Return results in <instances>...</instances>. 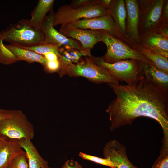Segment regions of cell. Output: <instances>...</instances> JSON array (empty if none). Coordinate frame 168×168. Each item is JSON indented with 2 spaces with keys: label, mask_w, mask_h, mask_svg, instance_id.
<instances>
[{
  "label": "cell",
  "mask_w": 168,
  "mask_h": 168,
  "mask_svg": "<svg viewBox=\"0 0 168 168\" xmlns=\"http://www.w3.org/2000/svg\"><path fill=\"white\" fill-rule=\"evenodd\" d=\"M107 84L116 95L106 111L110 122V131L131 125L138 117L150 118L161 126L164 134L161 148L168 150V92L143 74L139 80L130 84Z\"/></svg>",
  "instance_id": "1"
},
{
  "label": "cell",
  "mask_w": 168,
  "mask_h": 168,
  "mask_svg": "<svg viewBox=\"0 0 168 168\" xmlns=\"http://www.w3.org/2000/svg\"><path fill=\"white\" fill-rule=\"evenodd\" d=\"M1 32L4 40L18 47H30L46 44L43 33L31 26L27 19H22L11 24L7 29Z\"/></svg>",
  "instance_id": "2"
},
{
  "label": "cell",
  "mask_w": 168,
  "mask_h": 168,
  "mask_svg": "<svg viewBox=\"0 0 168 168\" xmlns=\"http://www.w3.org/2000/svg\"><path fill=\"white\" fill-rule=\"evenodd\" d=\"M108 8L102 0H93L91 3L76 8H72L69 5H63L54 13L53 26H63L82 19L103 16L109 13Z\"/></svg>",
  "instance_id": "3"
},
{
  "label": "cell",
  "mask_w": 168,
  "mask_h": 168,
  "mask_svg": "<svg viewBox=\"0 0 168 168\" xmlns=\"http://www.w3.org/2000/svg\"><path fill=\"white\" fill-rule=\"evenodd\" d=\"M58 72L61 76L67 74L70 77H82L96 83L119 84L105 69L87 56L76 63L60 68Z\"/></svg>",
  "instance_id": "4"
},
{
  "label": "cell",
  "mask_w": 168,
  "mask_h": 168,
  "mask_svg": "<svg viewBox=\"0 0 168 168\" xmlns=\"http://www.w3.org/2000/svg\"><path fill=\"white\" fill-rule=\"evenodd\" d=\"M88 57L115 79L119 82L124 81L127 84L138 81L143 75L140 61L128 59L109 63L104 61L101 57H96L92 55Z\"/></svg>",
  "instance_id": "5"
},
{
  "label": "cell",
  "mask_w": 168,
  "mask_h": 168,
  "mask_svg": "<svg viewBox=\"0 0 168 168\" xmlns=\"http://www.w3.org/2000/svg\"><path fill=\"white\" fill-rule=\"evenodd\" d=\"M101 41L105 44L107 49L106 53L101 56L105 62L113 63L121 60L133 59L155 66L152 62L139 52L107 32L101 30Z\"/></svg>",
  "instance_id": "6"
},
{
  "label": "cell",
  "mask_w": 168,
  "mask_h": 168,
  "mask_svg": "<svg viewBox=\"0 0 168 168\" xmlns=\"http://www.w3.org/2000/svg\"><path fill=\"white\" fill-rule=\"evenodd\" d=\"M34 134L32 124L21 111L11 110L10 117L0 121V137L17 140L23 138L31 140Z\"/></svg>",
  "instance_id": "7"
},
{
  "label": "cell",
  "mask_w": 168,
  "mask_h": 168,
  "mask_svg": "<svg viewBox=\"0 0 168 168\" xmlns=\"http://www.w3.org/2000/svg\"><path fill=\"white\" fill-rule=\"evenodd\" d=\"M165 1L138 0L139 10L138 30L140 37L161 25V13Z\"/></svg>",
  "instance_id": "8"
},
{
  "label": "cell",
  "mask_w": 168,
  "mask_h": 168,
  "mask_svg": "<svg viewBox=\"0 0 168 168\" xmlns=\"http://www.w3.org/2000/svg\"><path fill=\"white\" fill-rule=\"evenodd\" d=\"M54 13L53 9L51 10L49 15L44 18L40 26V30L44 35L46 43L65 48L83 50L81 44L76 40L65 37L54 28Z\"/></svg>",
  "instance_id": "9"
},
{
  "label": "cell",
  "mask_w": 168,
  "mask_h": 168,
  "mask_svg": "<svg viewBox=\"0 0 168 168\" xmlns=\"http://www.w3.org/2000/svg\"><path fill=\"white\" fill-rule=\"evenodd\" d=\"M66 25L83 29L105 31L126 43L109 13L100 17L82 19Z\"/></svg>",
  "instance_id": "10"
},
{
  "label": "cell",
  "mask_w": 168,
  "mask_h": 168,
  "mask_svg": "<svg viewBox=\"0 0 168 168\" xmlns=\"http://www.w3.org/2000/svg\"><path fill=\"white\" fill-rule=\"evenodd\" d=\"M138 44L168 58V24L161 25L142 35Z\"/></svg>",
  "instance_id": "11"
},
{
  "label": "cell",
  "mask_w": 168,
  "mask_h": 168,
  "mask_svg": "<svg viewBox=\"0 0 168 168\" xmlns=\"http://www.w3.org/2000/svg\"><path fill=\"white\" fill-rule=\"evenodd\" d=\"M59 32L65 37L78 41L83 49H91L101 41V30L80 29L67 25L61 26Z\"/></svg>",
  "instance_id": "12"
},
{
  "label": "cell",
  "mask_w": 168,
  "mask_h": 168,
  "mask_svg": "<svg viewBox=\"0 0 168 168\" xmlns=\"http://www.w3.org/2000/svg\"><path fill=\"white\" fill-rule=\"evenodd\" d=\"M103 155L114 163L116 168H144L137 167L131 163L128 157L125 147L115 139L106 143L103 149Z\"/></svg>",
  "instance_id": "13"
},
{
  "label": "cell",
  "mask_w": 168,
  "mask_h": 168,
  "mask_svg": "<svg viewBox=\"0 0 168 168\" xmlns=\"http://www.w3.org/2000/svg\"><path fill=\"white\" fill-rule=\"evenodd\" d=\"M127 15L126 35L127 44L130 47L138 44L140 39L138 26L139 10L138 0H124Z\"/></svg>",
  "instance_id": "14"
},
{
  "label": "cell",
  "mask_w": 168,
  "mask_h": 168,
  "mask_svg": "<svg viewBox=\"0 0 168 168\" xmlns=\"http://www.w3.org/2000/svg\"><path fill=\"white\" fill-rule=\"evenodd\" d=\"M24 151L17 140L0 137V168H7L12 160Z\"/></svg>",
  "instance_id": "15"
},
{
  "label": "cell",
  "mask_w": 168,
  "mask_h": 168,
  "mask_svg": "<svg viewBox=\"0 0 168 168\" xmlns=\"http://www.w3.org/2000/svg\"><path fill=\"white\" fill-rule=\"evenodd\" d=\"M108 10L109 13L127 44L125 30L127 12L124 0H112Z\"/></svg>",
  "instance_id": "16"
},
{
  "label": "cell",
  "mask_w": 168,
  "mask_h": 168,
  "mask_svg": "<svg viewBox=\"0 0 168 168\" xmlns=\"http://www.w3.org/2000/svg\"><path fill=\"white\" fill-rule=\"evenodd\" d=\"M30 140L23 138L18 142L24 150L28 159L29 168H45L48 166L47 162L40 155L36 147Z\"/></svg>",
  "instance_id": "17"
},
{
  "label": "cell",
  "mask_w": 168,
  "mask_h": 168,
  "mask_svg": "<svg viewBox=\"0 0 168 168\" xmlns=\"http://www.w3.org/2000/svg\"><path fill=\"white\" fill-rule=\"evenodd\" d=\"M141 63L142 74L162 89L168 92V74L158 69L154 65L141 61Z\"/></svg>",
  "instance_id": "18"
},
{
  "label": "cell",
  "mask_w": 168,
  "mask_h": 168,
  "mask_svg": "<svg viewBox=\"0 0 168 168\" xmlns=\"http://www.w3.org/2000/svg\"><path fill=\"white\" fill-rule=\"evenodd\" d=\"M54 0H39L31 14L29 20L30 25L34 28L40 30L41 24L46 14L52 9Z\"/></svg>",
  "instance_id": "19"
},
{
  "label": "cell",
  "mask_w": 168,
  "mask_h": 168,
  "mask_svg": "<svg viewBox=\"0 0 168 168\" xmlns=\"http://www.w3.org/2000/svg\"><path fill=\"white\" fill-rule=\"evenodd\" d=\"M131 47L152 62L157 69L168 74V58L138 43L133 44Z\"/></svg>",
  "instance_id": "20"
},
{
  "label": "cell",
  "mask_w": 168,
  "mask_h": 168,
  "mask_svg": "<svg viewBox=\"0 0 168 168\" xmlns=\"http://www.w3.org/2000/svg\"><path fill=\"white\" fill-rule=\"evenodd\" d=\"M15 55L19 61L24 60L31 63L35 62L39 63L43 66L47 60L42 55L32 51L22 48L11 44L5 45Z\"/></svg>",
  "instance_id": "21"
},
{
  "label": "cell",
  "mask_w": 168,
  "mask_h": 168,
  "mask_svg": "<svg viewBox=\"0 0 168 168\" xmlns=\"http://www.w3.org/2000/svg\"><path fill=\"white\" fill-rule=\"evenodd\" d=\"M91 55L90 49L79 50L62 47L58 60L60 68L78 62L83 56H89Z\"/></svg>",
  "instance_id": "22"
},
{
  "label": "cell",
  "mask_w": 168,
  "mask_h": 168,
  "mask_svg": "<svg viewBox=\"0 0 168 168\" xmlns=\"http://www.w3.org/2000/svg\"><path fill=\"white\" fill-rule=\"evenodd\" d=\"M3 39L0 32V63L8 65L19 60L13 53L3 43Z\"/></svg>",
  "instance_id": "23"
},
{
  "label": "cell",
  "mask_w": 168,
  "mask_h": 168,
  "mask_svg": "<svg viewBox=\"0 0 168 168\" xmlns=\"http://www.w3.org/2000/svg\"><path fill=\"white\" fill-rule=\"evenodd\" d=\"M62 47L52 44H44L34 47L22 48L32 51L41 55H43L49 52H52L56 54L59 57Z\"/></svg>",
  "instance_id": "24"
},
{
  "label": "cell",
  "mask_w": 168,
  "mask_h": 168,
  "mask_svg": "<svg viewBox=\"0 0 168 168\" xmlns=\"http://www.w3.org/2000/svg\"><path fill=\"white\" fill-rule=\"evenodd\" d=\"M79 156L82 159L88 160L101 165L108 166L111 168H116L115 166L109 160L96 156L88 155L80 152Z\"/></svg>",
  "instance_id": "25"
},
{
  "label": "cell",
  "mask_w": 168,
  "mask_h": 168,
  "mask_svg": "<svg viewBox=\"0 0 168 168\" xmlns=\"http://www.w3.org/2000/svg\"><path fill=\"white\" fill-rule=\"evenodd\" d=\"M10 166L11 168H29L25 152L16 156L12 161Z\"/></svg>",
  "instance_id": "26"
},
{
  "label": "cell",
  "mask_w": 168,
  "mask_h": 168,
  "mask_svg": "<svg viewBox=\"0 0 168 168\" xmlns=\"http://www.w3.org/2000/svg\"><path fill=\"white\" fill-rule=\"evenodd\" d=\"M44 66L48 71L54 72L58 70L60 67V63L58 59L47 61L46 64Z\"/></svg>",
  "instance_id": "27"
},
{
  "label": "cell",
  "mask_w": 168,
  "mask_h": 168,
  "mask_svg": "<svg viewBox=\"0 0 168 168\" xmlns=\"http://www.w3.org/2000/svg\"><path fill=\"white\" fill-rule=\"evenodd\" d=\"M151 168H168V156L158 157Z\"/></svg>",
  "instance_id": "28"
},
{
  "label": "cell",
  "mask_w": 168,
  "mask_h": 168,
  "mask_svg": "<svg viewBox=\"0 0 168 168\" xmlns=\"http://www.w3.org/2000/svg\"><path fill=\"white\" fill-rule=\"evenodd\" d=\"M161 24H168V0H165L163 6L161 18Z\"/></svg>",
  "instance_id": "29"
},
{
  "label": "cell",
  "mask_w": 168,
  "mask_h": 168,
  "mask_svg": "<svg viewBox=\"0 0 168 168\" xmlns=\"http://www.w3.org/2000/svg\"><path fill=\"white\" fill-rule=\"evenodd\" d=\"M61 168H83L77 161L73 160H68L63 164Z\"/></svg>",
  "instance_id": "30"
},
{
  "label": "cell",
  "mask_w": 168,
  "mask_h": 168,
  "mask_svg": "<svg viewBox=\"0 0 168 168\" xmlns=\"http://www.w3.org/2000/svg\"><path fill=\"white\" fill-rule=\"evenodd\" d=\"M92 0H76L72 1L69 5L72 8H76L85 5L93 2Z\"/></svg>",
  "instance_id": "31"
},
{
  "label": "cell",
  "mask_w": 168,
  "mask_h": 168,
  "mask_svg": "<svg viewBox=\"0 0 168 168\" xmlns=\"http://www.w3.org/2000/svg\"><path fill=\"white\" fill-rule=\"evenodd\" d=\"M47 61H51L58 59V56L52 52H49L42 55Z\"/></svg>",
  "instance_id": "32"
},
{
  "label": "cell",
  "mask_w": 168,
  "mask_h": 168,
  "mask_svg": "<svg viewBox=\"0 0 168 168\" xmlns=\"http://www.w3.org/2000/svg\"><path fill=\"white\" fill-rule=\"evenodd\" d=\"M45 168H52L51 167H49V166H48V167H46Z\"/></svg>",
  "instance_id": "33"
},
{
  "label": "cell",
  "mask_w": 168,
  "mask_h": 168,
  "mask_svg": "<svg viewBox=\"0 0 168 168\" xmlns=\"http://www.w3.org/2000/svg\"><path fill=\"white\" fill-rule=\"evenodd\" d=\"M7 168H11L10 166Z\"/></svg>",
  "instance_id": "34"
}]
</instances>
